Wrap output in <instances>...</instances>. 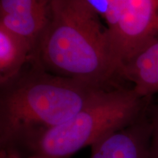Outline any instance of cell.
Here are the masks:
<instances>
[{
	"instance_id": "4",
	"label": "cell",
	"mask_w": 158,
	"mask_h": 158,
	"mask_svg": "<svg viewBox=\"0 0 158 158\" xmlns=\"http://www.w3.org/2000/svg\"><path fill=\"white\" fill-rule=\"evenodd\" d=\"M104 20L118 71L143 45L157 37L158 0H109Z\"/></svg>"
},
{
	"instance_id": "9",
	"label": "cell",
	"mask_w": 158,
	"mask_h": 158,
	"mask_svg": "<svg viewBox=\"0 0 158 158\" xmlns=\"http://www.w3.org/2000/svg\"><path fill=\"white\" fill-rule=\"evenodd\" d=\"M152 125L151 140L149 147V158H158V106L150 118Z\"/></svg>"
},
{
	"instance_id": "10",
	"label": "cell",
	"mask_w": 158,
	"mask_h": 158,
	"mask_svg": "<svg viewBox=\"0 0 158 158\" xmlns=\"http://www.w3.org/2000/svg\"><path fill=\"white\" fill-rule=\"evenodd\" d=\"M0 158H48L40 155H24L15 149H0Z\"/></svg>"
},
{
	"instance_id": "3",
	"label": "cell",
	"mask_w": 158,
	"mask_h": 158,
	"mask_svg": "<svg viewBox=\"0 0 158 158\" xmlns=\"http://www.w3.org/2000/svg\"><path fill=\"white\" fill-rule=\"evenodd\" d=\"M148 100L133 88L105 90L68 121L31 138L18 151L69 158L139 120L147 114Z\"/></svg>"
},
{
	"instance_id": "5",
	"label": "cell",
	"mask_w": 158,
	"mask_h": 158,
	"mask_svg": "<svg viewBox=\"0 0 158 158\" xmlns=\"http://www.w3.org/2000/svg\"><path fill=\"white\" fill-rule=\"evenodd\" d=\"M51 2V0H0V25L27 40L34 54L50 19Z\"/></svg>"
},
{
	"instance_id": "8",
	"label": "cell",
	"mask_w": 158,
	"mask_h": 158,
	"mask_svg": "<svg viewBox=\"0 0 158 158\" xmlns=\"http://www.w3.org/2000/svg\"><path fill=\"white\" fill-rule=\"evenodd\" d=\"M32 56L27 40L0 25V85L17 76Z\"/></svg>"
},
{
	"instance_id": "2",
	"label": "cell",
	"mask_w": 158,
	"mask_h": 158,
	"mask_svg": "<svg viewBox=\"0 0 158 158\" xmlns=\"http://www.w3.org/2000/svg\"><path fill=\"white\" fill-rule=\"evenodd\" d=\"M100 18L81 0H51L50 19L31 61L51 73L109 89L118 67Z\"/></svg>"
},
{
	"instance_id": "6",
	"label": "cell",
	"mask_w": 158,
	"mask_h": 158,
	"mask_svg": "<svg viewBox=\"0 0 158 158\" xmlns=\"http://www.w3.org/2000/svg\"><path fill=\"white\" fill-rule=\"evenodd\" d=\"M151 121L147 114L91 147L89 158H149Z\"/></svg>"
},
{
	"instance_id": "7",
	"label": "cell",
	"mask_w": 158,
	"mask_h": 158,
	"mask_svg": "<svg viewBox=\"0 0 158 158\" xmlns=\"http://www.w3.org/2000/svg\"><path fill=\"white\" fill-rule=\"evenodd\" d=\"M118 74L132 82L138 95L158 93V37L150 40L122 65Z\"/></svg>"
},
{
	"instance_id": "1",
	"label": "cell",
	"mask_w": 158,
	"mask_h": 158,
	"mask_svg": "<svg viewBox=\"0 0 158 158\" xmlns=\"http://www.w3.org/2000/svg\"><path fill=\"white\" fill-rule=\"evenodd\" d=\"M1 85L0 148L20 149L26 142L64 123L107 90L51 73L33 61Z\"/></svg>"
}]
</instances>
